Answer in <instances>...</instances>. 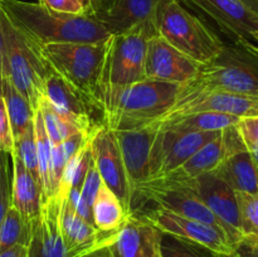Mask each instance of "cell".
<instances>
[{
    "label": "cell",
    "mask_w": 258,
    "mask_h": 257,
    "mask_svg": "<svg viewBox=\"0 0 258 257\" xmlns=\"http://www.w3.org/2000/svg\"><path fill=\"white\" fill-rule=\"evenodd\" d=\"M201 10L231 35L234 43H253L258 30V14L241 0H181Z\"/></svg>",
    "instance_id": "obj_15"
},
{
    "label": "cell",
    "mask_w": 258,
    "mask_h": 257,
    "mask_svg": "<svg viewBox=\"0 0 258 257\" xmlns=\"http://www.w3.org/2000/svg\"><path fill=\"white\" fill-rule=\"evenodd\" d=\"M60 234L66 257H86L107 246L113 233H101L95 224L81 217L71 202L66 199L60 211Z\"/></svg>",
    "instance_id": "obj_18"
},
{
    "label": "cell",
    "mask_w": 258,
    "mask_h": 257,
    "mask_svg": "<svg viewBox=\"0 0 258 257\" xmlns=\"http://www.w3.org/2000/svg\"><path fill=\"white\" fill-rule=\"evenodd\" d=\"M86 257H112L111 256L110 251H108L107 247H102V248H98L97 251L92 252L91 254H88V256Z\"/></svg>",
    "instance_id": "obj_42"
},
{
    "label": "cell",
    "mask_w": 258,
    "mask_h": 257,
    "mask_svg": "<svg viewBox=\"0 0 258 257\" xmlns=\"http://www.w3.org/2000/svg\"><path fill=\"white\" fill-rule=\"evenodd\" d=\"M212 174L241 193H258V169L248 149L229 154Z\"/></svg>",
    "instance_id": "obj_23"
},
{
    "label": "cell",
    "mask_w": 258,
    "mask_h": 257,
    "mask_svg": "<svg viewBox=\"0 0 258 257\" xmlns=\"http://www.w3.org/2000/svg\"><path fill=\"white\" fill-rule=\"evenodd\" d=\"M241 2L244 3L249 9L258 14V0H241Z\"/></svg>",
    "instance_id": "obj_43"
},
{
    "label": "cell",
    "mask_w": 258,
    "mask_h": 257,
    "mask_svg": "<svg viewBox=\"0 0 258 257\" xmlns=\"http://www.w3.org/2000/svg\"><path fill=\"white\" fill-rule=\"evenodd\" d=\"M253 44H254V48L258 50V30L253 34Z\"/></svg>",
    "instance_id": "obj_45"
},
{
    "label": "cell",
    "mask_w": 258,
    "mask_h": 257,
    "mask_svg": "<svg viewBox=\"0 0 258 257\" xmlns=\"http://www.w3.org/2000/svg\"><path fill=\"white\" fill-rule=\"evenodd\" d=\"M159 131H160V161L156 174L151 179L163 176L178 169L221 133V131H198V133L178 134L168 130Z\"/></svg>",
    "instance_id": "obj_20"
},
{
    "label": "cell",
    "mask_w": 258,
    "mask_h": 257,
    "mask_svg": "<svg viewBox=\"0 0 258 257\" xmlns=\"http://www.w3.org/2000/svg\"><path fill=\"white\" fill-rule=\"evenodd\" d=\"M160 251L163 257H202L190 243L164 233Z\"/></svg>",
    "instance_id": "obj_34"
},
{
    "label": "cell",
    "mask_w": 258,
    "mask_h": 257,
    "mask_svg": "<svg viewBox=\"0 0 258 257\" xmlns=\"http://www.w3.org/2000/svg\"><path fill=\"white\" fill-rule=\"evenodd\" d=\"M45 100L87 136H92L103 126L102 108L50 70L45 78Z\"/></svg>",
    "instance_id": "obj_10"
},
{
    "label": "cell",
    "mask_w": 258,
    "mask_h": 257,
    "mask_svg": "<svg viewBox=\"0 0 258 257\" xmlns=\"http://www.w3.org/2000/svg\"><path fill=\"white\" fill-rule=\"evenodd\" d=\"M91 153L103 183L115 193L127 213L133 212L134 191L115 133L105 125L91 136Z\"/></svg>",
    "instance_id": "obj_11"
},
{
    "label": "cell",
    "mask_w": 258,
    "mask_h": 257,
    "mask_svg": "<svg viewBox=\"0 0 258 257\" xmlns=\"http://www.w3.org/2000/svg\"><path fill=\"white\" fill-rule=\"evenodd\" d=\"M34 222L27 221L14 207H10L0 223V251L15 244L29 246Z\"/></svg>",
    "instance_id": "obj_28"
},
{
    "label": "cell",
    "mask_w": 258,
    "mask_h": 257,
    "mask_svg": "<svg viewBox=\"0 0 258 257\" xmlns=\"http://www.w3.org/2000/svg\"><path fill=\"white\" fill-rule=\"evenodd\" d=\"M3 80H4V78H3L2 73H0V96L3 95Z\"/></svg>",
    "instance_id": "obj_46"
},
{
    "label": "cell",
    "mask_w": 258,
    "mask_h": 257,
    "mask_svg": "<svg viewBox=\"0 0 258 257\" xmlns=\"http://www.w3.org/2000/svg\"><path fill=\"white\" fill-rule=\"evenodd\" d=\"M180 86L144 80L103 95V125L112 131L138 130L155 122L178 100Z\"/></svg>",
    "instance_id": "obj_2"
},
{
    "label": "cell",
    "mask_w": 258,
    "mask_h": 257,
    "mask_svg": "<svg viewBox=\"0 0 258 257\" xmlns=\"http://www.w3.org/2000/svg\"><path fill=\"white\" fill-rule=\"evenodd\" d=\"M196 193L221 221L233 247L242 238L236 191L214 174L207 173L197 178Z\"/></svg>",
    "instance_id": "obj_17"
},
{
    "label": "cell",
    "mask_w": 258,
    "mask_h": 257,
    "mask_svg": "<svg viewBox=\"0 0 258 257\" xmlns=\"http://www.w3.org/2000/svg\"><path fill=\"white\" fill-rule=\"evenodd\" d=\"M0 8L34 48L54 43H101L111 35L91 15L54 12L38 2L0 0Z\"/></svg>",
    "instance_id": "obj_1"
},
{
    "label": "cell",
    "mask_w": 258,
    "mask_h": 257,
    "mask_svg": "<svg viewBox=\"0 0 258 257\" xmlns=\"http://www.w3.org/2000/svg\"><path fill=\"white\" fill-rule=\"evenodd\" d=\"M3 29L7 70L5 78L12 82L35 111L45 98V78L49 68L43 62L37 49L15 29L4 12Z\"/></svg>",
    "instance_id": "obj_7"
},
{
    "label": "cell",
    "mask_w": 258,
    "mask_h": 257,
    "mask_svg": "<svg viewBox=\"0 0 258 257\" xmlns=\"http://www.w3.org/2000/svg\"><path fill=\"white\" fill-rule=\"evenodd\" d=\"M0 257H29V248L25 244H15L0 251Z\"/></svg>",
    "instance_id": "obj_39"
},
{
    "label": "cell",
    "mask_w": 258,
    "mask_h": 257,
    "mask_svg": "<svg viewBox=\"0 0 258 257\" xmlns=\"http://www.w3.org/2000/svg\"><path fill=\"white\" fill-rule=\"evenodd\" d=\"M248 150H249V153H251L252 159H253L254 164H256V166L258 169V146H254V148H249Z\"/></svg>",
    "instance_id": "obj_44"
},
{
    "label": "cell",
    "mask_w": 258,
    "mask_h": 257,
    "mask_svg": "<svg viewBox=\"0 0 258 257\" xmlns=\"http://www.w3.org/2000/svg\"><path fill=\"white\" fill-rule=\"evenodd\" d=\"M231 257H258V238L242 237L233 246Z\"/></svg>",
    "instance_id": "obj_38"
},
{
    "label": "cell",
    "mask_w": 258,
    "mask_h": 257,
    "mask_svg": "<svg viewBox=\"0 0 258 257\" xmlns=\"http://www.w3.org/2000/svg\"><path fill=\"white\" fill-rule=\"evenodd\" d=\"M20 159L30 175L33 176L38 185L40 186V176H39V166H38V153L37 144H35V134H34V122L32 126L28 127V130L23 134L20 138L14 140V151ZM42 191V190H40Z\"/></svg>",
    "instance_id": "obj_32"
},
{
    "label": "cell",
    "mask_w": 258,
    "mask_h": 257,
    "mask_svg": "<svg viewBox=\"0 0 258 257\" xmlns=\"http://www.w3.org/2000/svg\"><path fill=\"white\" fill-rule=\"evenodd\" d=\"M196 112H221L238 117H258V96L231 92H202L176 100L155 122Z\"/></svg>",
    "instance_id": "obj_13"
},
{
    "label": "cell",
    "mask_w": 258,
    "mask_h": 257,
    "mask_svg": "<svg viewBox=\"0 0 258 257\" xmlns=\"http://www.w3.org/2000/svg\"><path fill=\"white\" fill-rule=\"evenodd\" d=\"M246 148V144L242 140L237 126H231L222 130L219 135L207 143L201 150L197 151L186 163L179 166L178 169L163 176L151 179V180L166 184H176V185L191 183L203 174L212 173L229 154Z\"/></svg>",
    "instance_id": "obj_12"
},
{
    "label": "cell",
    "mask_w": 258,
    "mask_h": 257,
    "mask_svg": "<svg viewBox=\"0 0 258 257\" xmlns=\"http://www.w3.org/2000/svg\"><path fill=\"white\" fill-rule=\"evenodd\" d=\"M144 217L164 234H169L197 247H202L218 257H231L233 247L226 232L218 227L197 219L186 218L161 208L153 209L144 214Z\"/></svg>",
    "instance_id": "obj_8"
},
{
    "label": "cell",
    "mask_w": 258,
    "mask_h": 257,
    "mask_svg": "<svg viewBox=\"0 0 258 257\" xmlns=\"http://www.w3.org/2000/svg\"><path fill=\"white\" fill-rule=\"evenodd\" d=\"M34 134L38 153V166H39L40 190H42V204L55 197L53 184L52 166V144L45 133L44 122L39 108L34 111Z\"/></svg>",
    "instance_id": "obj_26"
},
{
    "label": "cell",
    "mask_w": 258,
    "mask_h": 257,
    "mask_svg": "<svg viewBox=\"0 0 258 257\" xmlns=\"http://www.w3.org/2000/svg\"><path fill=\"white\" fill-rule=\"evenodd\" d=\"M3 98L7 105L10 125H12L13 136L20 138L29 126L34 122V110L30 103L20 95L17 88L12 85L9 80H3Z\"/></svg>",
    "instance_id": "obj_27"
},
{
    "label": "cell",
    "mask_w": 258,
    "mask_h": 257,
    "mask_svg": "<svg viewBox=\"0 0 258 257\" xmlns=\"http://www.w3.org/2000/svg\"><path fill=\"white\" fill-rule=\"evenodd\" d=\"M0 151L8 154L14 151V136L3 96H0Z\"/></svg>",
    "instance_id": "obj_35"
},
{
    "label": "cell",
    "mask_w": 258,
    "mask_h": 257,
    "mask_svg": "<svg viewBox=\"0 0 258 257\" xmlns=\"http://www.w3.org/2000/svg\"><path fill=\"white\" fill-rule=\"evenodd\" d=\"M199 68L201 65L179 52L160 35H153L148 40L145 57L146 80L184 86L198 75Z\"/></svg>",
    "instance_id": "obj_14"
},
{
    "label": "cell",
    "mask_w": 258,
    "mask_h": 257,
    "mask_svg": "<svg viewBox=\"0 0 258 257\" xmlns=\"http://www.w3.org/2000/svg\"><path fill=\"white\" fill-rule=\"evenodd\" d=\"M161 238L163 232L133 211L125 224L111 234L106 247L112 257H163Z\"/></svg>",
    "instance_id": "obj_16"
},
{
    "label": "cell",
    "mask_w": 258,
    "mask_h": 257,
    "mask_svg": "<svg viewBox=\"0 0 258 257\" xmlns=\"http://www.w3.org/2000/svg\"><path fill=\"white\" fill-rule=\"evenodd\" d=\"M38 3L54 12L66 14L81 15L87 13V8L83 0H38Z\"/></svg>",
    "instance_id": "obj_36"
},
{
    "label": "cell",
    "mask_w": 258,
    "mask_h": 257,
    "mask_svg": "<svg viewBox=\"0 0 258 257\" xmlns=\"http://www.w3.org/2000/svg\"><path fill=\"white\" fill-rule=\"evenodd\" d=\"M101 2L102 0H87V15L93 17L96 14V12L98 10Z\"/></svg>",
    "instance_id": "obj_41"
},
{
    "label": "cell",
    "mask_w": 258,
    "mask_h": 257,
    "mask_svg": "<svg viewBox=\"0 0 258 257\" xmlns=\"http://www.w3.org/2000/svg\"><path fill=\"white\" fill-rule=\"evenodd\" d=\"M38 108L42 113L45 133H47L52 145H57L76 134H85L76 123L57 112L45 98L40 102Z\"/></svg>",
    "instance_id": "obj_29"
},
{
    "label": "cell",
    "mask_w": 258,
    "mask_h": 257,
    "mask_svg": "<svg viewBox=\"0 0 258 257\" xmlns=\"http://www.w3.org/2000/svg\"><path fill=\"white\" fill-rule=\"evenodd\" d=\"M10 154L0 151V223L12 207V175Z\"/></svg>",
    "instance_id": "obj_33"
},
{
    "label": "cell",
    "mask_w": 258,
    "mask_h": 257,
    "mask_svg": "<svg viewBox=\"0 0 258 257\" xmlns=\"http://www.w3.org/2000/svg\"><path fill=\"white\" fill-rule=\"evenodd\" d=\"M202 92L258 96V53L247 44L224 43L212 62L201 66L198 75L180 86L178 100Z\"/></svg>",
    "instance_id": "obj_3"
},
{
    "label": "cell",
    "mask_w": 258,
    "mask_h": 257,
    "mask_svg": "<svg viewBox=\"0 0 258 257\" xmlns=\"http://www.w3.org/2000/svg\"><path fill=\"white\" fill-rule=\"evenodd\" d=\"M48 68L103 111V71L107 39L101 43H54L35 48Z\"/></svg>",
    "instance_id": "obj_4"
},
{
    "label": "cell",
    "mask_w": 258,
    "mask_h": 257,
    "mask_svg": "<svg viewBox=\"0 0 258 257\" xmlns=\"http://www.w3.org/2000/svg\"><path fill=\"white\" fill-rule=\"evenodd\" d=\"M83 3H85V4H86V8H87V0H83ZM86 14H87V13H86Z\"/></svg>",
    "instance_id": "obj_47"
},
{
    "label": "cell",
    "mask_w": 258,
    "mask_h": 257,
    "mask_svg": "<svg viewBox=\"0 0 258 257\" xmlns=\"http://www.w3.org/2000/svg\"><path fill=\"white\" fill-rule=\"evenodd\" d=\"M154 22L156 34L201 66L212 62L223 48L224 42L181 0H165Z\"/></svg>",
    "instance_id": "obj_5"
},
{
    "label": "cell",
    "mask_w": 258,
    "mask_h": 257,
    "mask_svg": "<svg viewBox=\"0 0 258 257\" xmlns=\"http://www.w3.org/2000/svg\"><path fill=\"white\" fill-rule=\"evenodd\" d=\"M0 73L3 78L7 76L5 70V40H4V29H3V10L0 8Z\"/></svg>",
    "instance_id": "obj_40"
},
{
    "label": "cell",
    "mask_w": 258,
    "mask_h": 257,
    "mask_svg": "<svg viewBox=\"0 0 258 257\" xmlns=\"http://www.w3.org/2000/svg\"><path fill=\"white\" fill-rule=\"evenodd\" d=\"M247 149L258 146V117H243L237 125Z\"/></svg>",
    "instance_id": "obj_37"
},
{
    "label": "cell",
    "mask_w": 258,
    "mask_h": 257,
    "mask_svg": "<svg viewBox=\"0 0 258 257\" xmlns=\"http://www.w3.org/2000/svg\"><path fill=\"white\" fill-rule=\"evenodd\" d=\"M165 0H102L93 18L111 35L118 34L135 25L155 18Z\"/></svg>",
    "instance_id": "obj_19"
},
{
    "label": "cell",
    "mask_w": 258,
    "mask_h": 257,
    "mask_svg": "<svg viewBox=\"0 0 258 257\" xmlns=\"http://www.w3.org/2000/svg\"><path fill=\"white\" fill-rule=\"evenodd\" d=\"M242 237L258 238V193L236 191Z\"/></svg>",
    "instance_id": "obj_31"
},
{
    "label": "cell",
    "mask_w": 258,
    "mask_h": 257,
    "mask_svg": "<svg viewBox=\"0 0 258 257\" xmlns=\"http://www.w3.org/2000/svg\"><path fill=\"white\" fill-rule=\"evenodd\" d=\"M12 156V207L27 221L34 222L42 211V191L22 159L15 153Z\"/></svg>",
    "instance_id": "obj_22"
},
{
    "label": "cell",
    "mask_w": 258,
    "mask_h": 257,
    "mask_svg": "<svg viewBox=\"0 0 258 257\" xmlns=\"http://www.w3.org/2000/svg\"><path fill=\"white\" fill-rule=\"evenodd\" d=\"M90 136L85 134H76L71 136L67 140L52 145V166H53V184H54L55 194H57L58 184H59L60 176H62L63 170L67 166L68 161L72 159V156L77 153Z\"/></svg>",
    "instance_id": "obj_30"
},
{
    "label": "cell",
    "mask_w": 258,
    "mask_h": 257,
    "mask_svg": "<svg viewBox=\"0 0 258 257\" xmlns=\"http://www.w3.org/2000/svg\"><path fill=\"white\" fill-rule=\"evenodd\" d=\"M121 202L102 181L92 204V218L96 228L105 234L117 232L127 221L128 216Z\"/></svg>",
    "instance_id": "obj_25"
},
{
    "label": "cell",
    "mask_w": 258,
    "mask_h": 257,
    "mask_svg": "<svg viewBox=\"0 0 258 257\" xmlns=\"http://www.w3.org/2000/svg\"><path fill=\"white\" fill-rule=\"evenodd\" d=\"M241 117L221 112H196L170 120L149 125L158 130L174 131L178 134L198 133V131H222L231 126H237ZM148 127V126H146Z\"/></svg>",
    "instance_id": "obj_24"
},
{
    "label": "cell",
    "mask_w": 258,
    "mask_h": 257,
    "mask_svg": "<svg viewBox=\"0 0 258 257\" xmlns=\"http://www.w3.org/2000/svg\"><path fill=\"white\" fill-rule=\"evenodd\" d=\"M62 202L57 197L42 204L40 216L33 226L29 242V257H66L60 234Z\"/></svg>",
    "instance_id": "obj_21"
},
{
    "label": "cell",
    "mask_w": 258,
    "mask_h": 257,
    "mask_svg": "<svg viewBox=\"0 0 258 257\" xmlns=\"http://www.w3.org/2000/svg\"><path fill=\"white\" fill-rule=\"evenodd\" d=\"M133 191L155 175L160 155V131L144 127L113 131Z\"/></svg>",
    "instance_id": "obj_9"
},
{
    "label": "cell",
    "mask_w": 258,
    "mask_h": 257,
    "mask_svg": "<svg viewBox=\"0 0 258 257\" xmlns=\"http://www.w3.org/2000/svg\"><path fill=\"white\" fill-rule=\"evenodd\" d=\"M154 19L110 35L103 71V95L146 80V47L148 40L156 35Z\"/></svg>",
    "instance_id": "obj_6"
}]
</instances>
